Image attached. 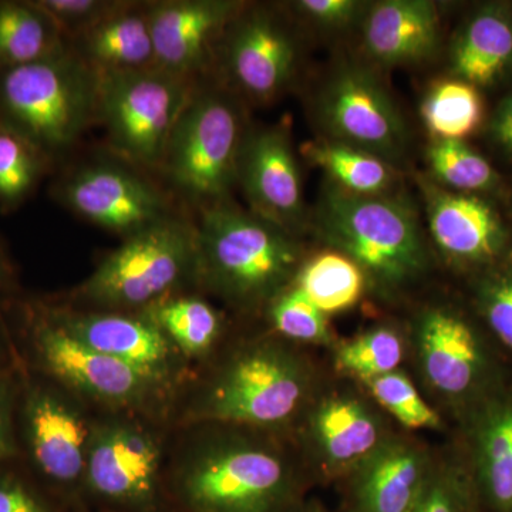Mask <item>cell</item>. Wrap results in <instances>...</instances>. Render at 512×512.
Wrapping results in <instances>:
<instances>
[{
  "label": "cell",
  "mask_w": 512,
  "mask_h": 512,
  "mask_svg": "<svg viewBox=\"0 0 512 512\" xmlns=\"http://www.w3.org/2000/svg\"><path fill=\"white\" fill-rule=\"evenodd\" d=\"M0 512H60L15 477L0 476Z\"/></svg>",
  "instance_id": "cell-40"
},
{
  "label": "cell",
  "mask_w": 512,
  "mask_h": 512,
  "mask_svg": "<svg viewBox=\"0 0 512 512\" xmlns=\"http://www.w3.org/2000/svg\"><path fill=\"white\" fill-rule=\"evenodd\" d=\"M99 73L72 49L0 72V121L43 157L69 150L97 121Z\"/></svg>",
  "instance_id": "cell-6"
},
{
  "label": "cell",
  "mask_w": 512,
  "mask_h": 512,
  "mask_svg": "<svg viewBox=\"0 0 512 512\" xmlns=\"http://www.w3.org/2000/svg\"><path fill=\"white\" fill-rule=\"evenodd\" d=\"M3 281V266L2 261H0V284H2Z\"/></svg>",
  "instance_id": "cell-44"
},
{
  "label": "cell",
  "mask_w": 512,
  "mask_h": 512,
  "mask_svg": "<svg viewBox=\"0 0 512 512\" xmlns=\"http://www.w3.org/2000/svg\"><path fill=\"white\" fill-rule=\"evenodd\" d=\"M252 212L298 235L305 220L301 171L284 127L247 130L237 167Z\"/></svg>",
  "instance_id": "cell-18"
},
{
  "label": "cell",
  "mask_w": 512,
  "mask_h": 512,
  "mask_svg": "<svg viewBox=\"0 0 512 512\" xmlns=\"http://www.w3.org/2000/svg\"><path fill=\"white\" fill-rule=\"evenodd\" d=\"M456 451L478 511L512 512V387L504 384L457 423Z\"/></svg>",
  "instance_id": "cell-17"
},
{
  "label": "cell",
  "mask_w": 512,
  "mask_h": 512,
  "mask_svg": "<svg viewBox=\"0 0 512 512\" xmlns=\"http://www.w3.org/2000/svg\"><path fill=\"white\" fill-rule=\"evenodd\" d=\"M99 76L97 121L111 147L131 163L158 170L197 80L157 66Z\"/></svg>",
  "instance_id": "cell-10"
},
{
  "label": "cell",
  "mask_w": 512,
  "mask_h": 512,
  "mask_svg": "<svg viewBox=\"0 0 512 512\" xmlns=\"http://www.w3.org/2000/svg\"><path fill=\"white\" fill-rule=\"evenodd\" d=\"M326 316L355 308L369 292L359 266L333 249L308 255L293 282Z\"/></svg>",
  "instance_id": "cell-29"
},
{
  "label": "cell",
  "mask_w": 512,
  "mask_h": 512,
  "mask_svg": "<svg viewBox=\"0 0 512 512\" xmlns=\"http://www.w3.org/2000/svg\"><path fill=\"white\" fill-rule=\"evenodd\" d=\"M60 195L84 220L124 238L174 215L156 185L117 164L87 165L63 184Z\"/></svg>",
  "instance_id": "cell-16"
},
{
  "label": "cell",
  "mask_w": 512,
  "mask_h": 512,
  "mask_svg": "<svg viewBox=\"0 0 512 512\" xmlns=\"http://www.w3.org/2000/svg\"><path fill=\"white\" fill-rule=\"evenodd\" d=\"M25 427L30 453L43 476L64 493L82 497L93 426L64 397L37 389L26 399Z\"/></svg>",
  "instance_id": "cell-21"
},
{
  "label": "cell",
  "mask_w": 512,
  "mask_h": 512,
  "mask_svg": "<svg viewBox=\"0 0 512 512\" xmlns=\"http://www.w3.org/2000/svg\"><path fill=\"white\" fill-rule=\"evenodd\" d=\"M70 43L33 2H0V72L49 59Z\"/></svg>",
  "instance_id": "cell-27"
},
{
  "label": "cell",
  "mask_w": 512,
  "mask_h": 512,
  "mask_svg": "<svg viewBox=\"0 0 512 512\" xmlns=\"http://www.w3.org/2000/svg\"><path fill=\"white\" fill-rule=\"evenodd\" d=\"M234 97L227 87L198 80L158 168L175 190L202 208L227 201L237 183L247 128Z\"/></svg>",
  "instance_id": "cell-7"
},
{
  "label": "cell",
  "mask_w": 512,
  "mask_h": 512,
  "mask_svg": "<svg viewBox=\"0 0 512 512\" xmlns=\"http://www.w3.org/2000/svg\"><path fill=\"white\" fill-rule=\"evenodd\" d=\"M362 386L400 430L416 434L447 429V420L424 396L407 367L375 377Z\"/></svg>",
  "instance_id": "cell-31"
},
{
  "label": "cell",
  "mask_w": 512,
  "mask_h": 512,
  "mask_svg": "<svg viewBox=\"0 0 512 512\" xmlns=\"http://www.w3.org/2000/svg\"><path fill=\"white\" fill-rule=\"evenodd\" d=\"M491 134L500 146L512 151V94L495 111Z\"/></svg>",
  "instance_id": "cell-41"
},
{
  "label": "cell",
  "mask_w": 512,
  "mask_h": 512,
  "mask_svg": "<svg viewBox=\"0 0 512 512\" xmlns=\"http://www.w3.org/2000/svg\"><path fill=\"white\" fill-rule=\"evenodd\" d=\"M33 3L56 23L70 43L109 15L121 0H35Z\"/></svg>",
  "instance_id": "cell-38"
},
{
  "label": "cell",
  "mask_w": 512,
  "mask_h": 512,
  "mask_svg": "<svg viewBox=\"0 0 512 512\" xmlns=\"http://www.w3.org/2000/svg\"><path fill=\"white\" fill-rule=\"evenodd\" d=\"M298 42L272 10L242 8L229 23L215 62L231 87L256 103L284 92L298 66Z\"/></svg>",
  "instance_id": "cell-13"
},
{
  "label": "cell",
  "mask_w": 512,
  "mask_h": 512,
  "mask_svg": "<svg viewBox=\"0 0 512 512\" xmlns=\"http://www.w3.org/2000/svg\"><path fill=\"white\" fill-rule=\"evenodd\" d=\"M316 113L328 140L366 151L386 163L402 157L407 141L402 116L365 67H339L323 86Z\"/></svg>",
  "instance_id": "cell-12"
},
{
  "label": "cell",
  "mask_w": 512,
  "mask_h": 512,
  "mask_svg": "<svg viewBox=\"0 0 512 512\" xmlns=\"http://www.w3.org/2000/svg\"><path fill=\"white\" fill-rule=\"evenodd\" d=\"M177 470L180 512H295L313 485L291 437L212 424Z\"/></svg>",
  "instance_id": "cell-1"
},
{
  "label": "cell",
  "mask_w": 512,
  "mask_h": 512,
  "mask_svg": "<svg viewBox=\"0 0 512 512\" xmlns=\"http://www.w3.org/2000/svg\"><path fill=\"white\" fill-rule=\"evenodd\" d=\"M265 312L274 335L302 348L329 350L338 342L329 316L295 284L279 293Z\"/></svg>",
  "instance_id": "cell-33"
},
{
  "label": "cell",
  "mask_w": 512,
  "mask_h": 512,
  "mask_svg": "<svg viewBox=\"0 0 512 512\" xmlns=\"http://www.w3.org/2000/svg\"><path fill=\"white\" fill-rule=\"evenodd\" d=\"M70 49L99 74L156 66L150 2H124L70 40Z\"/></svg>",
  "instance_id": "cell-24"
},
{
  "label": "cell",
  "mask_w": 512,
  "mask_h": 512,
  "mask_svg": "<svg viewBox=\"0 0 512 512\" xmlns=\"http://www.w3.org/2000/svg\"><path fill=\"white\" fill-rule=\"evenodd\" d=\"M197 279L242 311L266 309L306 261L298 235L227 201L202 208Z\"/></svg>",
  "instance_id": "cell-4"
},
{
  "label": "cell",
  "mask_w": 512,
  "mask_h": 512,
  "mask_svg": "<svg viewBox=\"0 0 512 512\" xmlns=\"http://www.w3.org/2000/svg\"><path fill=\"white\" fill-rule=\"evenodd\" d=\"M140 312L185 357L207 356L221 339L224 329L217 309L197 296H167Z\"/></svg>",
  "instance_id": "cell-28"
},
{
  "label": "cell",
  "mask_w": 512,
  "mask_h": 512,
  "mask_svg": "<svg viewBox=\"0 0 512 512\" xmlns=\"http://www.w3.org/2000/svg\"><path fill=\"white\" fill-rule=\"evenodd\" d=\"M315 231L326 248L352 259L369 292L402 298L433 268L416 212L399 198L357 195L330 185L315 211Z\"/></svg>",
  "instance_id": "cell-3"
},
{
  "label": "cell",
  "mask_w": 512,
  "mask_h": 512,
  "mask_svg": "<svg viewBox=\"0 0 512 512\" xmlns=\"http://www.w3.org/2000/svg\"><path fill=\"white\" fill-rule=\"evenodd\" d=\"M414 512H480L454 448L437 451L433 476Z\"/></svg>",
  "instance_id": "cell-35"
},
{
  "label": "cell",
  "mask_w": 512,
  "mask_h": 512,
  "mask_svg": "<svg viewBox=\"0 0 512 512\" xmlns=\"http://www.w3.org/2000/svg\"><path fill=\"white\" fill-rule=\"evenodd\" d=\"M49 316L73 338L134 367L163 390H170L180 376L183 355L143 313L55 312Z\"/></svg>",
  "instance_id": "cell-20"
},
{
  "label": "cell",
  "mask_w": 512,
  "mask_h": 512,
  "mask_svg": "<svg viewBox=\"0 0 512 512\" xmlns=\"http://www.w3.org/2000/svg\"><path fill=\"white\" fill-rule=\"evenodd\" d=\"M512 62V20L504 10L478 12L458 33L451 64L458 79L487 86L494 83Z\"/></svg>",
  "instance_id": "cell-25"
},
{
  "label": "cell",
  "mask_w": 512,
  "mask_h": 512,
  "mask_svg": "<svg viewBox=\"0 0 512 512\" xmlns=\"http://www.w3.org/2000/svg\"><path fill=\"white\" fill-rule=\"evenodd\" d=\"M244 8L231 0H160L150 2L156 66L201 80L215 64L229 23Z\"/></svg>",
  "instance_id": "cell-19"
},
{
  "label": "cell",
  "mask_w": 512,
  "mask_h": 512,
  "mask_svg": "<svg viewBox=\"0 0 512 512\" xmlns=\"http://www.w3.org/2000/svg\"><path fill=\"white\" fill-rule=\"evenodd\" d=\"M437 451L397 430L342 483L339 512H414L433 476Z\"/></svg>",
  "instance_id": "cell-15"
},
{
  "label": "cell",
  "mask_w": 512,
  "mask_h": 512,
  "mask_svg": "<svg viewBox=\"0 0 512 512\" xmlns=\"http://www.w3.org/2000/svg\"><path fill=\"white\" fill-rule=\"evenodd\" d=\"M423 188L431 238L448 261L481 265L501 255L507 235L487 202L436 185L424 184Z\"/></svg>",
  "instance_id": "cell-22"
},
{
  "label": "cell",
  "mask_w": 512,
  "mask_h": 512,
  "mask_svg": "<svg viewBox=\"0 0 512 512\" xmlns=\"http://www.w3.org/2000/svg\"><path fill=\"white\" fill-rule=\"evenodd\" d=\"M302 154L329 175L340 190L383 195L393 183L392 168L382 158L332 140L308 141Z\"/></svg>",
  "instance_id": "cell-30"
},
{
  "label": "cell",
  "mask_w": 512,
  "mask_h": 512,
  "mask_svg": "<svg viewBox=\"0 0 512 512\" xmlns=\"http://www.w3.org/2000/svg\"><path fill=\"white\" fill-rule=\"evenodd\" d=\"M197 271V227L171 215L124 238L77 295L104 311H143Z\"/></svg>",
  "instance_id": "cell-8"
},
{
  "label": "cell",
  "mask_w": 512,
  "mask_h": 512,
  "mask_svg": "<svg viewBox=\"0 0 512 512\" xmlns=\"http://www.w3.org/2000/svg\"><path fill=\"white\" fill-rule=\"evenodd\" d=\"M161 448L146 430L128 421L93 426L84 495L109 512H163Z\"/></svg>",
  "instance_id": "cell-11"
},
{
  "label": "cell",
  "mask_w": 512,
  "mask_h": 512,
  "mask_svg": "<svg viewBox=\"0 0 512 512\" xmlns=\"http://www.w3.org/2000/svg\"><path fill=\"white\" fill-rule=\"evenodd\" d=\"M439 35V13L426 0H384L363 18L367 55L384 66L427 59L436 52Z\"/></svg>",
  "instance_id": "cell-23"
},
{
  "label": "cell",
  "mask_w": 512,
  "mask_h": 512,
  "mask_svg": "<svg viewBox=\"0 0 512 512\" xmlns=\"http://www.w3.org/2000/svg\"><path fill=\"white\" fill-rule=\"evenodd\" d=\"M399 427L362 384L332 373L306 407L291 440L313 485H338Z\"/></svg>",
  "instance_id": "cell-9"
},
{
  "label": "cell",
  "mask_w": 512,
  "mask_h": 512,
  "mask_svg": "<svg viewBox=\"0 0 512 512\" xmlns=\"http://www.w3.org/2000/svg\"><path fill=\"white\" fill-rule=\"evenodd\" d=\"M478 308L495 338L512 353V274L487 276L478 286Z\"/></svg>",
  "instance_id": "cell-37"
},
{
  "label": "cell",
  "mask_w": 512,
  "mask_h": 512,
  "mask_svg": "<svg viewBox=\"0 0 512 512\" xmlns=\"http://www.w3.org/2000/svg\"><path fill=\"white\" fill-rule=\"evenodd\" d=\"M292 8L313 25L328 29L348 28L365 12V5L356 0H301Z\"/></svg>",
  "instance_id": "cell-39"
},
{
  "label": "cell",
  "mask_w": 512,
  "mask_h": 512,
  "mask_svg": "<svg viewBox=\"0 0 512 512\" xmlns=\"http://www.w3.org/2000/svg\"><path fill=\"white\" fill-rule=\"evenodd\" d=\"M13 453L12 426H10V394L8 386L0 383V458Z\"/></svg>",
  "instance_id": "cell-42"
},
{
  "label": "cell",
  "mask_w": 512,
  "mask_h": 512,
  "mask_svg": "<svg viewBox=\"0 0 512 512\" xmlns=\"http://www.w3.org/2000/svg\"><path fill=\"white\" fill-rule=\"evenodd\" d=\"M427 161L434 177L456 190H487L497 181L490 163L461 140L434 141Z\"/></svg>",
  "instance_id": "cell-34"
},
{
  "label": "cell",
  "mask_w": 512,
  "mask_h": 512,
  "mask_svg": "<svg viewBox=\"0 0 512 512\" xmlns=\"http://www.w3.org/2000/svg\"><path fill=\"white\" fill-rule=\"evenodd\" d=\"M42 154L0 121V202L15 204L35 187Z\"/></svg>",
  "instance_id": "cell-36"
},
{
  "label": "cell",
  "mask_w": 512,
  "mask_h": 512,
  "mask_svg": "<svg viewBox=\"0 0 512 512\" xmlns=\"http://www.w3.org/2000/svg\"><path fill=\"white\" fill-rule=\"evenodd\" d=\"M421 116L437 140H461L480 126L483 103L473 84L444 80L431 87L421 106Z\"/></svg>",
  "instance_id": "cell-32"
},
{
  "label": "cell",
  "mask_w": 512,
  "mask_h": 512,
  "mask_svg": "<svg viewBox=\"0 0 512 512\" xmlns=\"http://www.w3.org/2000/svg\"><path fill=\"white\" fill-rule=\"evenodd\" d=\"M295 512H339V511H330L322 501L318 500V498H306L305 501L301 504V507L298 508Z\"/></svg>",
  "instance_id": "cell-43"
},
{
  "label": "cell",
  "mask_w": 512,
  "mask_h": 512,
  "mask_svg": "<svg viewBox=\"0 0 512 512\" xmlns=\"http://www.w3.org/2000/svg\"><path fill=\"white\" fill-rule=\"evenodd\" d=\"M329 370L274 333L235 346L195 403L194 419L291 436Z\"/></svg>",
  "instance_id": "cell-2"
},
{
  "label": "cell",
  "mask_w": 512,
  "mask_h": 512,
  "mask_svg": "<svg viewBox=\"0 0 512 512\" xmlns=\"http://www.w3.org/2000/svg\"><path fill=\"white\" fill-rule=\"evenodd\" d=\"M328 352L333 376L366 383L406 367V329L400 323H376L352 338L338 339Z\"/></svg>",
  "instance_id": "cell-26"
},
{
  "label": "cell",
  "mask_w": 512,
  "mask_h": 512,
  "mask_svg": "<svg viewBox=\"0 0 512 512\" xmlns=\"http://www.w3.org/2000/svg\"><path fill=\"white\" fill-rule=\"evenodd\" d=\"M35 345L43 365L56 379L96 402L143 410L165 392L134 367L73 338L50 316L37 323Z\"/></svg>",
  "instance_id": "cell-14"
},
{
  "label": "cell",
  "mask_w": 512,
  "mask_h": 512,
  "mask_svg": "<svg viewBox=\"0 0 512 512\" xmlns=\"http://www.w3.org/2000/svg\"><path fill=\"white\" fill-rule=\"evenodd\" d=\"M404 329L407 370L447 421L457 424L504 386L493 349L454 306L429 303L414 312Z\"/></svg>",
  "instance_id": "cell-5"
}]
</instances>
